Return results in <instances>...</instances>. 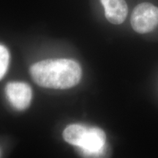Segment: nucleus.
Segmentation results:
<instances>
[{
    "label": "nucleus",
    "mask_w": 158,
    "mask_h": 158,
    "mask_svg": "<svg viewBox=\"0 0 158 158\" xmlns=\"http://www.w3.org/2000/svg\"><path fill=\"white\" fill-rule=\"evenodd\" d=\"M106 136L98 127H87L77 147L86 155H99L103 152Z\"/></svg>",
    "instance_id": "3"
},
{
    "label": "nucleus",
    "mask_w": 158,
    "mask_h": 158,
    "mask_svg": "<svg viewBox=\"0 0 158 158\" xmlns=\"http://www.w3.org/2000/svg\"><path fill=\"white\" fill-rule=\"evenodd\" d=\"M6 95L15 109L22 110L29 107L32 92L28 84L22 82H11L5 88Z\"/></svg>",
    "instance_id": "4"
},
{
    "label": "nucleus",
    "mask_w": 158,
    "mask_h": 158,
    "mask_svg": "<svg viewBox=\"0 0 158 158\" xmlns=\"http://www.w3.org/2000/svg\"><path fill=\"white\" fill-rule=\"evenodd\" d=\"M105 10V15L110 23L121 24L127 15L125 0H100Z\"/></svg>",
    "instance_id": "5"
},
{
    "label": "nucleus",
    "mask_w": 158,
    "mask_h": 158,
    "mask_svg": "<svg viewBox=\"0 0 158 158\" xmlns=\"http://www.w3.org/2000/svg\"><path fill=\"white\" fill-rule=\"evenodd\" d=\"M130 22L136 32L145 34L158 27V7L149 2H143L134 8Z\"/></svg>",
    "instance_id": "2"
},
{
    "label": "nucleus",
    "mask_w": 158,
    "mask_h": 158,
    "mask_svg": "<svg viewBox=\"0 0 158 158\" xmlns=\"http://www.w3.org/2000/svg\"><path fill=\"white\" fill-rule=\"evenodd\" d=\"M87 127L81 124H71L65 128L63 132L64 141L71 145L78 147Z\"/></svg>",
    "instance_id": "6"
},
{
    "label": "nucleus",
    "mask_w": 158,
    "mask_h": 158,
    "mask_svg": "<svg viewBox=\"0 0 158 158\" xmlns=\"http://www.w3.org/2000/svg\"><path fill=\"white\" fill-rule=\"evenodd\" d=\"M33 81L40 86L54 89H67L80 82L82 71L78 62L72 59H47L30 68Z\"/></svg>",
    "instance_id": "1"
},
{
    "label": "nucleus",
    "mask_w": 158,
    "mask_h": 158,
    "mask_svg": "<svg viewBox=\"0 0 158 158\" xmlns=\"http://www.w3.org/2000/svg\"><path fill=\"white\" fill-rule=\"evenodd\" d=\"M10 61V54L7 49L2 45H0V80L3 78L7 68Z\"/></svg>",
    "instance_id": "7"
}]
</instances>
